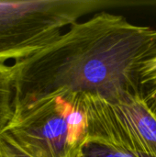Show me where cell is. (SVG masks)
I'll use <instances>...</instances> for the list:
<instances>
[{"label":"cell","mask_w":156,"mask_h":157,"mask_svg":"<svg viewBox=\"0 0 156 157\" xmlns=\"http://www.w3.org/2000/svg\"><path fill=\"white\" fill-rule=\"evenodd\" d=\"M112 4L97 0L0 1V63L29 57L57 40L85 14Z\"/></svg>","instance_id":"3957f363"},{"label":"cell","mask_w":156,"mask_h":157,"mask_svg":"<svg viewBox=\"0 0 156 157\" xmlns=\"http://www.w3.org/2000/svg\"><path fill=\"white\" fill-rule=\"evenodd\" d=\"M87 140L132 157H156V118L137 94L115 99L85 96Z\"/></svg>","instance_id":"277c9868"},{"label":"cell","mask_w":156,"mask_h":157,"mask_svg":"<svg viewBox=\"0 0 156 157\" xmlns=\"http://www.w3.org/2000/svg\"><path fill=\"white\" fill-rule=\"evenodd\" d=\"M78 157H132L102 143L86 140Z\"/></svg>","instance_id":"52a82bcc"},{"label":"cell","mask_w":156,"mask_h":157,"mask_svg":"<svg viewBox=\"0 0 156 157\" xmlns=\"http://www.w3.org/2000/svg\"><path fill=\"white\" fill-rule=\"evenodd\" d=\"M156 29L99 12L76 22L40 52L13 63V110L59 92L105 99L137 94V70Z\"/></svg>","instance_id":"6da1fadb"},{"label":"cell","mask_w":156,"mask_h":157,"mask_svg":"<svg viewBox=\"0 0 156 157\" xmlns=\"http://www.w3.org/2000/svg\"><path fill=\"white\" fill-rule=\"evenodd\" d=\"M1 133L31 157H78L87 140L84 95L59 92L14 109Z\"/></svg>","instance_id":"7a4b0ae2"},{"label":"cell","mask_w":156,"mask_h":157,"mask_svg":"<svg viewBox=\"0 0 156 157\" xmlns=\"http://www.w3.org/2000/svg\"><path fill=\"white\" fill-rule=\"evenodd\" d=\"M15 71L12 63H0V132L13 115Z\"/></svg>","instance_id":"8992f818"},{"label":"cell","mask_w":156,"mask_h":157,"mask_svg":"<svg viewBox=\"0 0 156 157\" xmlns=\"http://www.w3.org/2000/svg\"><path fill=\"white\" fill-rule=\"evenodd\" d=\"M0 157H31L9 137L0 132Z\"/></svg>","instance_id":"ba28073f"},{"label":"cell","mask_w":156,"mask_h":157,"mask_svg":"<svg viewBox=\"0 0 156 157\" xmlns=\"http://www.w3.org/2000/svg\"><path fill=\"white\" fill-rule=\"evenodd\" d=\"M137 93L156 118V42L138 67Z\"/></svg>","instance_id":"5b68a950"}]
</instances>
